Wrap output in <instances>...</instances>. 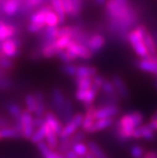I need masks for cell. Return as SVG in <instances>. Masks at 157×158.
Listing matches in <instances>:
<instances>
[{"label": "cell", "instance_id": "cell-1", "mask_svg": "<svg viewBox=\"0 0 157 158\" xmlns=\"http://www.w3.org/2000/svg\"><path fill=\"white\" fill-rule=\"evenodd\" d=\"M148 28L142 24L137 25L135 27L132 28L130 32L128 33L127 41L129 42L131 48L134 52L139 57L140 59H147L151 58L150 53L145 45L144 36Z\"/></svg>", "mask_w": 157, "mask_h": 158}, {"label": "cell", "instance_id": "cell-2", "mask_svg": "<svg viewBox=\"0 0 157 158\" xmlns=\"http://www.w3.org/2000/svg\"><path fill=\"white\" fill-rule=\"evenodd\" d=\"M33 120H34L33 114L28 112L27 109H24L20 121L14 123L13 127L16 128L19 132H21L23 138H25L27 140H31L32 135L34 134V132L36 130L34 127Z\"/></svg>", "mask_w": 157, "mask_h": 158}, {"label": "cell", "instance_id": "cell-3", "mask_svg": "<svg viewBox=\"0 0 157 158\" xmlns=\"http://www.w3.org/2000/svg\"><path fill=\"white\" fill-rule=\"evenodd\" d=\"M84 118V114L83 113H76L74 114V117L72 118L69 122L64 124L63 128V132L60 135V139H66L70 138L72 135H74L77 132L78 129L81 127L82 121Z\"/></svg>", "mask_w": 157, "mask_h": 158}, {"label": "cell", "instance_id": "cell-4", "mask_svg": "<svg viewBox=\"0 0 157 158\" xmlns=\"http://www.w3.org/2000/svg\"><path fill=\"white\" fill-rule=\"evenodd\" d=\"M22 41L19 38H11L7 41H4L1 44V51L3 54L10 59H14L21 52Z\"/></svg>", "mask_w": 157, "mask_h": 158}, {"label": "cell", "instance_id": "cell-5", "mask_svg": "<svg viewBox=\"0 0 157 158\" xmlns=\"http://www.w3.org/2000/svg\"><path fill=\"white\" fill-rule=\"evenodd\" d=\"M98 93L99 91L92 86L87 90H77L75 92V98L85 107V109H87L93 106V103L97 99Z\"/></svg>", "mask_w": 157, "mask_h": 158}, {"label": "cell", "instance_id": "cell-6", "mask_svg": "<svg viewBox=\"0 0 157 158\" xmlns=\"http://www.w3.org/2000/svg\"><path fill=\"white\" fill-rule=\"evenodd\" d=\"M66 50L72 54L76 59L83 61H89L94 57L93 53L89 50V48L86 46L79 44V43L75 41H72L70 43V45L68 46Z\"/></svg>", "mask_w": 157, "mask_h": 158}, {"label": "cell", "instance_id": "cell-7", "mask_svg": "<svg viewBox=\"0 0 157 158\" xmlns=\"http://www.w3.org/2000/svg\"><path fill=\"white\" fill-rule=\"evenodd\" d=\"M18 32V27L13 22L6 21L2 15L0 17V43L14 38Z\"/></svg>", "mask_w": 157, "mask_h": 158}, {"label": "cell", "instance_id": "cell-8", "mask_svg": "<svg viewBox=\"0 0 157 158\" xmlns=\"http://www.w3.org/2000/svg\"><path fill=\"white\" fill-rule=\"evenodd\" d=\"M22 7V0H5L0 5L1 14L8 18H13L18 15Z\"/></svg>", "mask_w": 157, "mask_h": 158}, {"label": "cell", "instance_id": "cell-9", "mask_svg": "<svg viewBox=\"0 0 157 158\" xmlns=\"http://www.w3.org/2000/svg\"><path fill=\"white\" fill-rule=\"evenodd\" d=\"M107 40L105 36L101 33H92L86 43V47L93 53V55H97L106 46Z\"/></svg>", "mask_w": 157, "mask_h": 158}, {"label": "cell", "instance_id": "cell-10", "mask_svg": "<svg viewBox=\"0 0 157 158\" xmlns=\"http://www.w3.org/2000/svg\"><path fill=\"white\" fill-rule=\"evenodd\" d=\"M66 16L77 18L82 13L84 0H63Z\"/></svg>", "mask_w": 157, "mask_h": 158}, {"label": "cell", "instance_id": "cell-11", "mask_svg": "<svg viewBox=\"0 0 157 158\" xmlns=\"http://www.w3.org/2000/svg\"><path fill=\"white\" fill-rule=\"evenodd\" d=\"M66 97L63 90L59 87H55L52 89L51 92V103L54 109V113L58 116L59 118L63 113L64 105L65 103Z\"/></svg>", "mask_w": 157, "mask_h": 158}, {"label": "cell", "instance_id": "cell-12", "mask_svg": "<svg viewBox=\"0 0 157 158\" xmlns=\"http://www.w3.org/2000/svg\"><path fill=\"white\" fill-rule=\"evenodd\" d=\"M121 109L118 105H108V106H99L96 108L95 117L96 119H104V118H114L119 114Z\"/></svg>", "mask_w": 157, "mask_h": 158}, {"label": "cell", "instance_id": "cell-13", "mask_svg": "<svg viewBox=\"0 0 157 158\" xmlns=\"http://www.w3.org/2000/svg\"><path fill=\"white\" fill-rule=\"evenodd\" d=\"M156 138V132L151 128V126L147 123L143 124L142 126L136 128L134 135H133V139H144L146 141H153Z\"/></svg>", "mask_w": 157, "mask_h": 158}, {"label": "cell", "instance_id": "cell-14", "mask_svg": "<svg viewBox=\"0 0 157 158\" xmlns=\"http://www.w3.org/2000/svg\"><path fill=\"white\" fill-rule=\"evenodd\" d=\"M44 118L46 119V122L48 124V126L54 131V133L60 137V135L63 132V128H64L63 122L60 119V118L57 116L54 112L49 111V110L46 112Z\"/></svg>", "mask_w": 157, "mask_h": 158}, {"label": "cell", "instance_id": "cell-15", "mask_svg": "<svg viewBox=\"0 0 157 158\" xmlns=\"http://www.w3.org/2000/svg\"><path fill=\"white\" fill-rule=\"evenodd\" d=\"M114 86L117 90L118 95L119 96V98L123 100H127L130 98V91L128 86L125 82V81L123 80L122 77H120L119 75H115L113 76L111 79Z\"/></svg>", "mask_w": 157, "mask_h": 158}, {"label": "cell", "instance_id": "cell-16", "mask_svg": "<svg viewBox=\"0 0 157 158\" xmlns=\"http://www.w3.org/2000/svg\"><path fill=\"white\" fill-rule=\"evenodd\" d=\"M51 6L48 4L43 6L42 8L33 11L30 17H28V23H32V24H37V25H42V26H46V17H47V13L49 10H51ZM47 27V26H46Z\"/></svg>", "mask_w": 157, "mask_h": 158}, {"label": "cell", "instance_id": "cell-17", "mask_svg": "<svg viewBox=\"0 0 157 158\" xmlns=\"http://www.w3.org/2000/svg\"><path fill=\"white\" fill-rule=\"evenodd\" d=\"M135 65L139 70L143 71V72L157 76V60L155 59H138L135 62Z\"/></svg>", "mask_w": 157, "mask_h": 158}, {"label": "cell", "instance_id": "cell-18", "mask_svg": "<svg viewBox=\"0 0 157 158\" xmlns=\"http://www.w3.org/2000/svg\"><path fill=\"white\" fill-rule=\"evenodd\" d=\"M96 108L94 105L87 108L86 112L84 114V118H83V121L81 124V131H83L85 134L90 135L91 129L93 127V125L96 122V117H95V113H96Z\"/></svg>", "mask_w": 157, "mask_h": 158}, {"label": "cell", "instance_id": "cell-19", "mask_svg": "<svg viewBox=\"0 0 157 158\" xmlns=\"http://www.w3.org/2000/svg\"><path fill=\"white\" fill-rule=\"evenodd\" d=\"M36 102H37V109L35 112V117L36 118H44L45 114L47 112V104H46V97L45 94L42 91H36L34 93Z\"/></svg>", "mask_w": 157, "mask_h": 158}, {"label": "cell", "instance_id": "cell-20", "mask_svg": "<svg viewBox=\"0 0 157 158\" xmlns=\"http://www.w3.org/2000/svg\"><path fill=\"white\" fill-rule=\"evenodd\" d=\"M37 148L42 154L43 158H65L64 155L57 152L49 148L46 141H42L37 144Z\"/></svg>", "mask_w": 157, "mask_h": 158}, {"label": "cell", "instance_id": "cell-21", "mask_svg": "<svg viewBox=\"0 0 157 158\" xmlns=\"http://www.w3.org/2000/svg\"><path fill=\"white\" fill-rule=\"evenodd\" d=\"M6 109L10 118L14 120V123L19 122L21 119V116L23 113V109L20 104L14 102H9L6 104Z\"/></svg>", "mask_w": 157, "mask_h": 158}, {"label": "cell", "instance_id": "cell-22", "mask_svg": "<svg viewBox=\"0 0 157 158\" xmlns=\"http://www.w3.org/2000/svg\"><path fill=\"white\" fill-rule=\"evenodd\" d=\"M96 75H97V67L87 64H81L77 67L75 78H94Z\"/></svg>", "mask_w": 157, "mask_h": 158}, {"label": "cell", "instance_id": "cell-23", "mask_svg": "<svg viewBox=\"0 0 157 158\" xmlns=\"http://www.w3.org/2000/svg\"><path fill=\"white\" fill-rule=\"evenodd\" d=\"M49 5L53 11L58 15L60 19V25H64L66 21V13L64 8L63 0H49Z\"/></svg>", "mask_w": 157, "mask_h": 158}, {"label": "cell", "instance_id": "cell-24", "mask_svg": "<svg viewBox=\"0 0 157 158\" xmlns=\"http://www.w3.org/2000/svg\"><path fill=\"white\" fill-rule=\"evenodd\" d=\"M75 110H74V105L72 103V102L66 98V100H65V103L64 105V109H63V113L60 117V119L62 120L63 123L66 124L67 122H69L72 118L74 117L75 114Z\"/></svg>", "mask_w": 157, "mask_h": 158}, {"label": "cell", "instance_id": "cell-25", "mask_svg": "<svg viewBox=\"0 0 157 158\" xmlns=\"http://www.w3.org/2000/svg\"><path fill=\"white\" fill-rule=\"evenodd\" d=\"M23 135L16 128L12 127H4L0 128V139H21Z\"/></svg>", "mask_w": 157, "mask_h": 158}, {"label": "cell", "instance_id": "cell-26", "mask_svg": "<svg viewBox=\"0 0 157 158\" xmlns=\"http://www.w3.org/2000/svg\"><path fill=\"white\" fill-rule=\"evenodd\" d=\"M46 142L47 144L49 146V148L53 151L58 149L59 143H60V138L57 135L52 129L48 126V124L46 122Z\"/></svg>", "mask_w": 157, "mask_h": 158}, {"label": "cell", "instance_id": "cell-27", "mask_svg": "<svg viewBox=\"0 0 157 158\" xmlns=\"http://www.w3.org/2000/svg\"><path fill=\"white\" fill-rule=\"evenodd\" d=\"M115 121H116L115 118H104V119H97V120H96L95 124L93 125V127L91 129L90 135L106 130V129L114 126V124H115Z\"/></svg>", "mask_w": 157, "mask_h": 158}, {"label": "cell", "instance_id": "cell-28", "mask_svg": "<svg viewBox=\"0 0 157 158\" xmlns=\"http://www.w3.org/2000/svg\"><path fill=\"white\" fill-rule=\"evenodd\" d=\"M41 48V54L42 57L45 59H52L56 57L57 53H58L59 49L55 46V42L50 43V44H47L44 46H39Z\"/></svg>", "mask_w": 157, "mask_h": 158}, {"label": "cell", "instance_id": "cell-29", "mask_svg": "<svg viewBox=\"0 0 157 158\" xmlns=\"http://www.w3.org/2000/svg\"><path fill=\"white\" fill-rule=\"evenodd\" d=\"M74 84L77 90H87L92 87L93 78H74Z\"/></svg>", "mask_w": 157, "mask_h": 158}, {"label": "cell", "instance_id": "cell-30", "mask_svg": "<svg viewBox=\"0 0 157 158\" xmlns=\"http://www.w3.org/2000/svg\"><path fill=\"white\" fill-rule=\"evenodd\" d=\"M101 91L102 95H105V96H110V97L118 96V93H117V90L115 88V86H114L111 80H107V79L104 80V81H103V83L101 85Z\"/></svg>", "mask_w": 157, "mask_h": 158}, {"label": "cell", "instance_id": "cell-31", "mask_svg": "<svg viewBox=\"0 0 157 158\" xmlns=\"http://www.w3.org/2000/svg\"><path fill=\"white\" fill-rule=\"evenodd\" d=\"M25 104H26V109L31 112V114H35L36 109H37V102H36V98L34 96V93H27L25 98Z\"/></svg>", "mask_w": 157, "mask_h": 158}, {"label": "cell", "instance_id": "cell-32", "mask_svg": "<svg viewBox=\"0 0 157 158\" xmlns=\"http://www.w3.org/2000/svg\"><path fill=\"white\" fill-rule=\"evenodd\" d=\"M46 135H47V133H46V123H45L42 127L36 129L30 141L31 143H33V144L37 145L38 143L46 140Z\"/></svg>", "mask_w": 157, "mask_h": 158}, {"label": "cell", "instance_id": "cell-33", "mask_svg": "<svg viewBox=\"0 0 157 158\" xmlns=\"http://www.w3.org/2000/svg\"><path fill=\"white\" fill-rule=\"evenodd\" d=\"M89 151L92 152V154L95 156V158H108V156L106 155V153L104 152V151L101 149V147L98 144H97L94 141H89L87 143Z\"/></svg>", "mask_w": 157, "mask_h": 158}, {"label": "cell", "instance_id": "cell-34", "mask_svg": "<svg viewBox=\"0 0 157 158\" xmlns=\"http://www.w3.org/2000/svg\"><path fill=\"white\" fill-rule=\"evenodd\" d=\"M0 68L2 70L7 71V72H9V71H10L14 68L13 60L5 56L1 50H0Z\"/></svg>", "mask_w": 157, "mask_h": 158}, {"label": "cell", "instance_id": "cell-35", "mask_svg": "<svg viewBox=\"0 0 157 158\" xmlns=\"http://www.w3.org/2000/svg\"><path fill=\"white\" fill-rule=\"evenodd\" d=\"M56 58H58L64 64H71V63H74L77 59L75 57L71 54L69 51L65 50H59L58 53L56 55Z\"/></svg>", "mask_w": 157, "mask_h": 158}, {"label": "cell", "instance_id": "cell-36", "mask_svg": "<svg viewBox=\"0 0 157 158\" xmlns=\"http://www.w3.org/2000/svg\"><path fill=\"white\" fill-rule=\"evenodd\" d=\"M73 142L71 141V138H66V139H60V143L58 149H57V152H59L63 155H64L68 151L72 150L73 147Z\"/></svg>", "mask_w": 157, "mask_h": 158}, {"label": "cell", "instance_id": "cell-37", "mask_svg": "<svg viewBox=\"0 0 157 158\" xmlns=\"http://www.w3.org/2000/svg\"><path fill=\"white\" fill-rule=\"evenodd\" d=\"M46 26L47 27H59L60 26V19L58 15L53 11L52 9L49 10L47 13Z\"/></svg>", "mask_w": 157, "mask_h": 158}, {"label": "cell", "instance_id": "cell-38", "mask_svg": "<svg viewBox=\"0 0 157 158\" xmlns=\"http://www.w3.org/2000/svg\"><path fill=\"white\" fill-rule=\"evenodd\" d=\"M72 38L70 36H61L59 38H57L56 41H55V46L57 47L59 50H65L68 46L70 45V43L72 42Z\"/></svg>", "mask_w": 157, "mask_h": 158}, {"label": "cell", "instance_id": "cell-39", "mask_svg": "<svg viewBox=\"0 0 157 158\" xmlns=\"http://www.w3.org/2000/svg\"><path fill=\"white\" fill-rule=\"evenodd\" d=\"M77 67H78V65H76L74 63L64 64L62 65L61 71L64 75L74 79L76 77V73H77Z\"/></svg>", "mask_w": 157, "mask_h": 158}, {"label": "cell", "instance_id": "cell-40", "mask_svg": "<svg viewBox=\"0 0 157 158\" xmlns=\"http://www.w3.org/2000/svg\"><path fill=\"white\" fill-rule=\"evenodd\" d=\"M72 150L81 158H84L86 156V154L89 152L88 145L85 144L83 142H80V143H77V144H74L72 147Z\"/></svg>", "mask_w": 157, "mask_h": 158}, {"label": "cell", "instance_id": "cell-41", "mask_svg": "<svg viewBox=\"0 0 157 158\" xmlns=\"http://www.w3.org/2000/svg\"><path fill=\"white\" fill-rule=\"evenodd\" d=\"M14 87V81L9 75L0 78V90H10Z\"/></svg>", "mask_w": 157, "mask_h": 158}, {"label": "cell", "instance_id": "cell-42", "mask_svg": "<svg viewBox=\"0 0 157 158\" xmlns=\"http://www.w3.org/2000/svg\"><path fill=\"white\" fill-rule=\"evenodd\" d=\"M130 116L135 125L136 128L140 127L144 124V114L139 111H132L129 113Z\"/></svg>", "mask_w": 157, "mask_h": 158}, {"label": "cell", "instance_id": "cell-43", "mask_svg": "<svg viewBox=\"0 0 157 158\" xmlns=\"http://www.w3.org/2000/svg\"><path fill=\"white\" fill-rule=\"evenodd\" d=\"M130 153L133 158H143V156L146 152H145L144 148L142 146H140L138 144H134L131 147Z\"/></svg>", "mask_w": 157, "mask_h": 158}, {"label": "cell", "instance_id": "cell-44", "mask_svg": "<svg viewBox=\"0 0 157 158\" xmlns=\"http://www.w3.org/2000/svg\"><path fill=\"white\" fill-rule=\"evenodd\" d=\"M45 27H46V26L32 24V23H27V32H30L31 34H37V33H40Z\"/></svg>", "mask_w": 157, "mask_h": 158}, {"label": "cell", "instance_id": "cell-45", "mask_svg": "<svg viewBox=\"0 0 157 158\" xmlns=\"http://www.w3.org/2000/svg\"><path fill=\"white\" fill-rule=\"evenodd\" d=\"M71 141L73 142V144H77V143L80 142H83L86 138V134H85L83 131H78L74 135H72L70 137Z\"/></svg>", "mask_w": 157, "mask_h": 158}, {"label": "cell", "instance_id": "cell-46", "mask_svg": "<svg viewBox=\"0 0 157 158\" xmlns=\"http://www.w3.org/2000/svg\"><path fill=\"white\" fill-rule=\"evenodd\" d=\"M104 78L101 76V75H96L94 78H93V87L94 88H96L97 90H98V91H101V85H102V83H103V81H104Z\"/></svg>", "mask_w": 157, "mask_h": 158}, {"label": "cell", "instance_id": "cell-47", "mask_svg": "<svg viewBox=\"0 0 157 158\" xmlns=\"http://www.w3.org/2000/svg\"><path fill=\"white\" fill-rule=\"evenodd\" d=\"M64 157H65V158H81L73 150L68 151V152L64 154Z\"/></svg>", "mask_w": 157, "mask_h": 158}, {"label": "cell", "instance_id": "cell-48", "mask_svg": "<svg viewBox=\"0 0 157 158\" xmlns=\"http://www.w3.org/2000/svg\"><path fill=\"white\" fill-rule=\"evenodd\" d=\"M143 158H157V152H148L144 154Z\"/></svg>", "mask_w": 157, "mask_h": 158}, {"label": "cell", "instance_id": "cell-49", "mask_svg": "<svg viewBox=\"0 0 157 158\" xmlns=\"http://www.w3.org/2000/svg\"><path fill=\"white\" fill-rule=\"evenodd\" d=\"M151 35H152L153 41H154V43H155V46H156V48H157V28H155V30L152 31Z\"/></svg>", "mask_w": 157, "mask_h": 158}, {"label": "cell", "instance_id": "cell-50", "mask_svg": "<svg viewBox=\"0 0 157 158\" xmlns=\"http://www.w3.org/2000/svg\"><path fill=\"white\" fill-rule=\"evenodd\" d=\"M149 124L151 126V128L153 129V130H154L155 132H157V120H152V121L150 120Z\"/></svg>", "mask_w": 157, "mask_h": 158}, {"label": "cell", "instance_id": "cell-51", "mask_svg": "<svg viewBox=\"0 0 157 158\" xmlns=\"http://www.w3.org/2000/svg\"><path fill=\"white\" fill-rule=\"evenodd\" d=\"M94 1L97 6H105L107 0H94Z\"/></svg>", "mask_w": 157, "mask_h": 158}, {"label": "cell", "instance_id": "cell-52", "mask_svg": "<svg viewBox=\"0 0 157 158\" xmlns=\"http://www.w3.org/2000/svg\"><path fill=\"white\" fill-rule=\"evenodd\" d=\"M152 120H157V110L154 112V114L151 117V121H152Z\"/></svg>", "mask_w": 157, "mask_h": 158}, {"label": "cell", "instance_id": "cell-53", "mask_svg": "<svg viewBox=\"0 0 157 158\" xmlns=\"http://www.w3.org/2000/svg\"><path fill=\"white\" fill-rule=\"evenodd\" d=\"M116 1H118L121 4H130V0H116Z\"/></svg>", "mask_w": 157, "mask_h": 158}, {"label": "cell", "instance_id": "cell-54", "mask_svg": "<svg viewBox=\"0 0 157 158\" xmlns=\"http://www.w3.org/2000/svg\"><path fill=\"white\" fill-rule=\"evenodd\" d=\"M84 158H95V156H94V155L92 154V152H91L89 151V152H88V153L86 154V156H85Z\"/></svg>", "mask_w": 157, "mask_h": 158}, {"label": "cell", "instance_id": "cell-55", "mask_svg": "<svg viewBox=\"0 0 157 158\" xmlns=\"http://www.w3.org/2000/svg\"><path fill=\"white\" fill-rule=\"evenodd\" d=\"M154 85H155V87H156V89H157V81H155V83H154Z\"/></svg>", "mask_w": 157, "mask_h": 158}, {"label": "cell", "instance_id": "cell-56", "mask_svg": "<svg viewBox=\"0 0 157 158\" xmlns=\"http://www.w3.org/2000/svg\"><path fill=\"white\" fill-rule=\"evenodd\" d=\"M1 44H2V43H0V50H1Z\"/></svg>", "mask_w": 157, "mask_h": 158}]
</instances>
